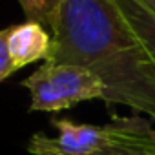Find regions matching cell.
<instances>
[{
    "label": "cell",
    "instance_id": "1",
    "mask_svg": "<svg viewBox=\"0 0 155 155\" xmlns=\"http://www.w3.org/2000/svg\"><path fill=\"white\" fill-rule=\"evenodd\" d=\"M46 62L77 64L104 84V102L155 119V60L117 0H62Z\"/></svg>",
    "mask_w": 155,
    "mask_h": 155
},
{
    "label": "cell",
    "instance_id": "2",
    "mask_svg": "<svg viewBox=\"0 0 155 155\" xmlns=\"http://www.w3.org/2000/svg\"><path fill=\"white\" fill-rule=\"evenodd\" d=\"M57 137L35 133L28 144L31 155H91L113 144L155 137V128L137 117H113L110 124H79L53 119Z\"/></svg>",
    "mask_w": 155,
    "mask_h": 155
},
{
    "label": "cell",
    "instance_id": "7",
    "mask_svg": "<svg viewBox=\"0 0 155 155\" xmlns=\"http://www.w3.org/2000/svg\"><path fill=\"white\" fill-rule=\"evenodd\" d=\"M91 155H155V137L144 139V140H130L122 144H113Z\"/></svg>",
    "mask_w": 155,
    "mask_h": 155
},
{
    "label": "cell",
    "instance_id": "6",
    "mask_svg": "<svg viewBox=\"0 0 155 155\" xmlns=\"http://www.w3.org/2000/svg\"><path fill=\"white\" fill-rule=\"evenodd\" d=\"M60 2L62 0H18V4L28 20L48 26L49 29L53 28V24L57 20Z\"/></svg>",
    "mask_w": 155,
    "mask_h": 155
},
{
    "label": "cell",
    "instance_id": "8",
    "mask_svg": "<svg viewBox=\"0 0 155 155\" xmlns=\"http://www.w3.org/2000/svg\"><path fill=\"white\" fill-rule=\"evenodd\" d=\"M137 4H140L142 8H146L148 11H151V13H155V0H135Z\"/></svg>",
    "mask_w": 155,
    "mask_h": 155
},
{
    "label": "cell",
    "instance_id": "3",
    "mask_svg": "<svg viewBox=\"0 0 155 155\" xmlns=\"http://www.w3.org/2000/svg\"><path fill=\"white\" fill-rule=\"evenodd\" d=\"M20 84L31 95L29 111L57 113L84 101H104L106 93L99 77L77 64L44 62Z\"/></svg>",
    "mask_w": 155,
    "mask_h": 155
},
{
    "label": "cell",
    "instance_id": "4",
    "mask_svg": "<svg viewBox=\"0 0 155 155\" xmlns=\"http://www.w3.org/2000/svg\"><path fill=\"white\" fill-rule=\"evenodd\" d=\"M53 49V35L42 24L26 20L13 24L0 33V81H6L15 71L48 60Z\"/></svg>",
    "mask_w": 155,
    "mask_h": 155
},
{
    "label": "cell",
    "instance_id": "5",
    "mask_svg": "<svg viewBox=\"0 0 155 155\" xmlns=\"http://www.w3.org/2000/svg\"><path fill=\"white\" fill-rule=\"evenodd\" d=\"M117 4L155 60V13L148 11L135 0H117Z\"/></svg>",
    "mask_w": 155,
    "mask_h": 155
}]
</instances>
